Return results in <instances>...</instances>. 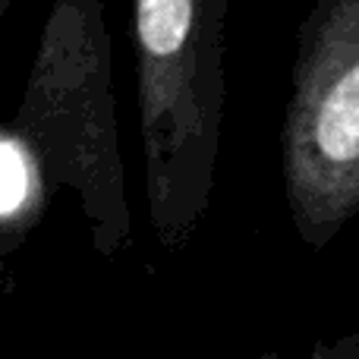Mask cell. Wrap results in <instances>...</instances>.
Segmentation results:
<instances>
[{"instance_id":"obj_4","label":"cell","mask_w":359,"mask_h":359,"mask_svg":"<svg viewBox=\"0 0 359 359\" xmlns=\"http://www.w3.org/2000/svg\"><path fill=\"white\" fill-rule=\"evenodd\" d=\"M48 180L32 149L13 130H0V240L16 246L41 217Z\"/></svg>"},{"instance_id":"obj_1","label":"cell","mask_w":359,"mask_h":359,"mask_svg":"<svg viewBox=\"0 0 359 359\" xmlns=\"http://www.w3.org/2000/svg\"><path fill=\"white\" fill-rule=\"evenodd\" d=\"M230 0H133L145 202L158 243L183 249L211 205L224 126Z\"/></svg>"},{"instance_id":"obj_3","label":"cell","mask_w":359,"mask_h":359,"mask_svg":"<svg viewBox=\"0 0 359 359\" xmlns=\"http://www.w3.org/2000/svg\"><path fill=\"white\" fill-rule=\"evenodd\" d=\"M280 168L293 230L325 249L359 215V0H316L299 25Z\"/></svg>"},{"instance_id":"obj_2","label":"cell","mask_w":359,"mask_h":359,"mask_svg":"<svg viewBox=\"0 0 359 359\" xmlns=\"http://www.w3.org/2000/svg\"><path fill=\"white\" fill-rule=\"evenodd\" d=\"M13 133L32 149L50 189L79 196L98 255L130 243L133 217L111 92L104 0H54Z\"/></svg>"},{"instance_id":"obj_5","label":"cell","mask_w":359,"mask_h":359,"mask_svg":"<svg viewBox=\"0 0 359 359\" xmlns=\"http://www.w3.org/2000/svg\"><path fill=\"white\" fill-rule=\"evenodd\" d=\"M255 359H280L278 353H262ZM312 359H359V334H350L344 341L331 344V347H318Z\"/></svg>"},{"instance_id":"obj_6","label":"cell","mask_w":359,"mask_h":359,"mask_svg":"<svg viewBox=\"0 0 359 359\" xmlns=\"http://www.w3.org/2000/svg\"><path fill=\"white\" fill-rule=\"evenodd\" d=\"M10 4H16V0H0V16H4V13L10 10Z\"/></svg>"}]
</instances>
